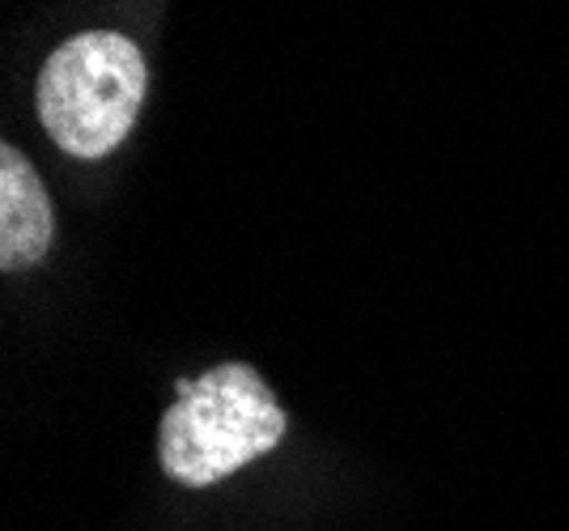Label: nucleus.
I'll return each mask as SVG.
<instances>
[{"label": "nucleus", "mask_w": 569, "mask_h": 531, "mask_svg": "<svg viewBox=\"0 0 569 531\" xmlns=\"http://www.w3.org/2000/svg\"><path fill=\"white\" fill-rule=\"evenodd\" d=\"M144 98V56L116 30H86L39 73V120L72 158H107L132 132Z\"/></svg>", "instance_id": "nucleus-2"}, {"label": "nucleus", "mask_w": 569, "mask_h": 531, "mask_svg": "<svg viewBox=\"0 0 569 531\" xmlns=\"http://www.w3.org/2000/svg\"><path fill=\"white\" fill-rule=\"evenodd\" d=\"M179 400L158 425V459L170 481L188 489L234 477L284 438V412L247 362H221L200 379H179Z\"/></svg>", "instance_id": "nucleus-1"}, {"label": "nucleus", "mask_w": 569, "mask_h": 531, "mask_svg": "<svg viewBox=\"0 0 569 531\" xmlns=\"http://www.w3.org/2000/svg\"><path fill=\"white\" fill-rule=\"evenodd\" d=\"M51 200L34 167L13 146L0 149V268L18 272L43 260L51 247Z\"/></svg>", "instance_id": "nucleus-3"}]
</instances>
